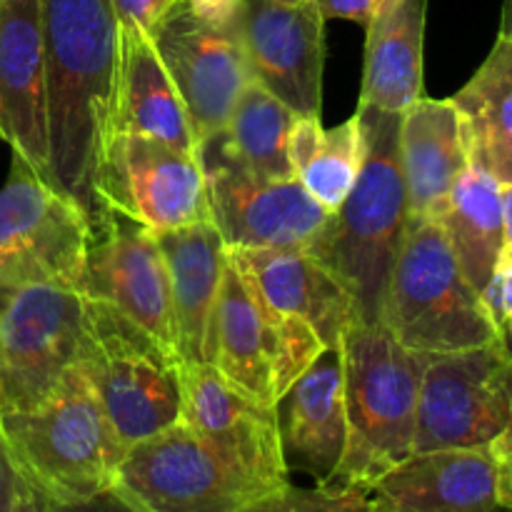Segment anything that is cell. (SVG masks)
I'll list each match as a JSON object with an SVG mask.
<instances>
[{"instance_id":"4fadbf2b","label":"cell","mask_w":512,"mask_h":512,"mask_svg":"<svg viewBox=\"0 0 512 512\" xmlns=\"http://www.w3.org/2000/svg\"><path fill=\"white\" fill-rule=\"evenodd\" d=\"M150 38L183 98L195 140L220 133L253 80L235 20L215 25L180 0Z\"/></svg>"},{"instance_id":"5bb4252c","label":"cell","mask_w":512,"mask_h":512,"mask_svg":"<svg viewBox=\"0 0 512 512\" xmlns=\"http://www.w3.org/2000/svg\"><path fill=\"white\" fill-rule=\"evenodd\" d=\"M103 200L150 230L213 220L198 155L145 135L113 133L103 165Z\"/></svg>"},{"instance_id":"7a4b0ae2","label":"cell","mask_w":512,"mask_h":512,"mask_svg":"<svg viewBox=\"0 0 512 512\" xmlns=\"http://www.w3.org/2000/svg\"><path fill=\"white\" fill-rule=\"evenodd\" d=\"M363 165L348 198L330 213L308 253L353 300L355 318L383 323L390 275L408 225V193L400 168V113L358 105Z\"/></svg>"},{"instance_id":"2e32d148","label":"cell","mask_w":512,"mask_h":512,"mask_svg":"<svg viewBox=\"0 0 512 512\" xmlns=\"http://www.w3.org/2000/svg\"><path fill=\"white\" fill-rule=\"evenodd\" d=\"M78 293L110 303L175 353L168 268L150 228L113 210L110 230L90 245Z\"/></svg>"},{"instance_id":"4316f807","label":"cell","mask_w":512,"mask_h":512,"mask_svg":"<svg viewBox=\"0 0 512 512\" xmlns=\"http://www.w3.org/2000/svg\"><path fill=\"white\" fill-rule=\"evenodd\" d=\"M455 258L478 293H483L505 248L503 185L485 170L468 165L450 193L440 218Z\"/></svg>"},{"instance_id":"e0dca14e","label":"cell","mask_w":512,"mask_h":512,"mask_svg":"<svg viewBox=\"0 0 512 512\" xmlns=\"http://www.w3.org/2000/svg\"><path fill=\"white\" fill-rule=\"evenodd\" d=\"M0 143L53 185L40 0H0Z\"/></svg>"},{"instance_id":"d6a6232c","label":"cell","mask_w":512,"mask_h":512,"mask_svg":"<svg viewBox=\"0 0 512 512\" xmlns=\"http://www.w3.org/2000/svg\"><path fill=\"white\" fill-rule=\"evenodd\" d=\"M178 3L180 0H110L120 28H135L148 35Z\"/></svg>"},{"instance_id":"52a82bcc","label":"cell","mask_w":512,"mask_h":512,"mask_svg":"<svg viewBox=\"0 0 512 512\" xmlns=\"http://www.w3.org/2000/svg\"><path fill=\"white\" fill-rule=\"evenodd\" d=\"M93 245L85 215L13 155L0 188V288L78 290Z\"/></svg>"},{"instance_id":"7402d4cb","label":"cell","mask_w":512,"mask_h":512,"mask_svg":"<svg viewBox=\"0 0 512 512\" xmlns=\"http://www.w3.org/2000/svg\"><path fill=\"white\" fill-rule=\"evenodd\" d=\"M468 165L453 100L423 95L400 113V168L410 220L440 223L450 205V193Z\"/></svg>"},{"instance_id":"ab89813d","label":"cell","mask_w":512,"mask_h":512,"mask_svg":"<svg viewBox=\"0 0 512 512\" xmlns=\"http://www.w3.org/2000/svg\"><path fill=\"white\" fill-rule=\"evenodd\" d=\"M503 213H505V240L512 243V183L503 188Z\"/></svg>"},{"instance_id":"6da1fadb","label":"cell","mask_w":512,"mask_h":512,"mask_svg":"<svg viewBox=\"0 0 512 512\" xmlns=\"http://www.w3.org/2000/svg\"><path fill=\"white\" fill-rule=\"evenodd\" d=\"M53 188L88 220L93 240L113 223L103 165L113 138L120 23L110 0H40Z\"/></svg>"},{"instance_id":"d4e9b609","label":"cell","mask_w":512,"mask_h":512,"mask_svg":"<svg viewBox=\"0 0 512 512\" xmlns=\"http://www.w3.org/2000/svg\"><path fill=\"white\" fill-rule=\"evenodd\" d=\"M428 0H393L365 28V70L358 105L403 113L423 98Z\"/></svg>"},{"instance_id":"ac0fdd59","label":"cell","mask_w":512,"mask_h":512,"mask_svg":"<svg viewBox=\"0 0 512 512\" xmlns=\"http://www.w3.org/2000/svg\"><path fill=\"white\" fill-rule=\"evenodd\" d=\"M378 512H510L488 448L413 453L370 490Z\"/></svg>"},{"instance_id":"603a6c76","label":"cell","mask_w":512,"mask_h":512,"mask_svg":"<svg viewBox=\"0 0 512 512\" xmlns=\"http://www.w3.org/2000/svg\"><path fill=\"white\" fill-rule=\"evenodd\" d=\"M275 315L228 258L213 315V363L243 393L273 408Z\"/></svg>"},{"instance_id":"1f68e13d","label":"cell","mask_w":512,"mask_h":512,"mask_svg":"<svg viewBox=\"0 0 512 512\" xmlns=\"http://www.w3.org/2000/svg\"><path fill=\"white\" fill-rule=\"evenodd\" d=\"M480 295H483L490 320L498 330L500 343L505 345L512 358V243H505L503 253H500L498 263L493 268V275H490L488 285Z\"/></svg>"},{"instance_id":"8fae6325","label":"cell","mask_w":512,"mask_h":512,"mask_svg":"<svg viewBox=\"0 0 512 512\" xmlns=\"http://www.w3.org/2000/svg\"><path fill=\"white\" fill-rule=\"evenodd\" d=\"M210 215L225 248H308L330 213L298 178L268 180L233 160L218 133L198 143Z\"/></svg>"},{"instance_id":"60d3db41","label":"cell","mask_w":512,"mask_h":512,"mask_svg":"<svg viewBox=\"0 0 512 512\" xmlns=\"http://www.w3.org/2000/svg\"><path fill=\"white\" fill-rule=\"evenodd\" d=\"M500 38L512 40V0H503V13H500Z\"/></svg>"},{"instance_id":"b9f144b4","label":"cell","mask_w":512,"mask_h":512,"mask_svg":"<svg viewBox=\"0 0 512 512\" xmlns=\"http://www.w3.org/2000/svg\"><path fill=\"white\" fill-rule=\"evenodd\" d=\"M388 3H393V0H375V5H378V10L383 8V5H388ZM378 10H375V13H378Z\"/></svg>"},{"instance_id":"e575fe53","label":"cell","mask_w":512,"mask_h":512,"mask_svg":"<svg viewBox=\"0 0 512 512\" xmlns=\"http://www.w3.org/2000/svg\"><path fill=\"white\" fill-rule=\"evenodd\" d=\"M318 10L323 13V18H340V20H353V23L368 28L370 20H373L375 0H315Z\"/></svg>"},{"instance_id":"74e56055","label":"cell","mask_w":512,"mask_h":512,"mask_svg":"<svg viewBox=\"0 0 512 512\" xmlns=\"http://www.w3.org/2000/svg\"><path fill=\"white\" fill-rule=\"evenodd\" d=\"M185 3L193 8V13L215 25L233 23L238 15V0H185Z\"/></svg>"},{"instance_id":"4dcf8cb0","label":"cell","mask_w":512,"mask_h":512,"mask_svg":"<svg viewBox=\"0 0 512 512\" xmlns=\"http://www.w3.org/2000/svg\"><path fill=\"white\" fill-rule=\"evenodd\" d=\"M275 315V393L280 395L318 360L328 345L313 325L298 315ZM278 403V400H275Z\"/></svg>"},{"instance_id":"9c48e42d","label":"cell","mask_w":512,"mask_h":512,"mask_svg":"<svg viewBox=\"0 0 512 512\" xmlns=\"http://www.w3.org/2000/svg\"><path fill=\"white\" fill-rule=\"evenodd\" d=\"M83 295L60 285L0 288V413L33 408L78 363Z\"/></svg>"},{"instance_id":"ffe728a7","label":"cell","mask_w":512,"mask_h":512,"mask_svg":"<svg viewBox=\"0 0 512 512\" xmlns=\"http://www.w3.org/2000/svg\"><path fill=\"white\" fill-rule=\"evenodd\" d=\"M153 235L168 268L175 355L180 363H213V315L228 248L213 220Z\"/></svg>"},{"instance_id":"8d00e7d4","label":"cell","mask_w":512,"mask_h":512,"mask_svg":"<svg viewBox=\"0 0 512 512\" xmlns=\"http://www.w3.org/2000/svg\"><path fill=\"white\" fill-rule=\"evenodd\" d=\"M20 475L15 473L13 460L8 455V445H5L3 430H0V512H10L15 500V490H18Z\"/></svg>"},{"instance_id":"5b68a950","label":"cell","mask_w":512,"mask_h":512,"mask_svg":"<svg viewBox=\"0 0 512 512\" xmlns=\"http://www.w3.org/2000/svg\"><path fill=\"white\" fill-rule=\"evenodd\" d=\"M383 325L420 355H443L498 338L483 295L470 285L443 225L410 220L390 275Z\"/></svg>"},{"instance_id":"ba28073f","label":"cell","mask_w":512,"mask_h":512,"mask_svg":"<svg viewBox=\"0 0 512 512\" xmlns=\"http://www.w3.org/2000/svg\"><path fill=\"white\" fill-rule=\"evenodd\" d=\"M512 413V358L500 340L428 355L420 380L413 453L488 448Z\"/></svg>"},{"instance_id":"cb8c5ba5","label":"cell","mask_w":512,"mask_h":512,"mask_svg":"<svg viewBox=\"0 0 512 512\" xmlns=\"http://www.w3.org/2000/svg\"><path fill=\"white\" fill-rule=\"evenodd\" d=\"M113 133L145 135L198 155V140L183 98L160 60L153 38L143 30L120 28Z\"/></svg>"},{"instance_id":"d6986e66","label":"cell","mask_w":512,"mask_h":512,"mask_svg":"<svg viewBox=\"0 0 512 512\" xmlns=\"http://www.w3.org/2000/svg\"><path fill=\"white\" fill-rule=\"evenodd\" d=\"M280 448L288 470L310 475L318 485L338 470L348 440L343 350L330 345L273 405Z\"/></svg>"},{"instance_id":"30bf717a","label":"cell","mask_w":512,"mask_h":512,"mask_svg":"<svg viewBox=\"0 0 512 512\" xmlns=\"http://www.w3.org/2000/svg\"><path fill=\"white\" fill-rule=\"evenodd\" d=\"M113 490L140 512H238L260 498L183 420L130 445Z\"/></svg>"},{"instance_id":"f546056e","label":"cell","mask_w":512,"mask_h":512,"mask_svg":"<svg viewBox=\"0 0 512 512\" xmlns=\"http://www.w3.org/2000/svg\"><path fill=\"white\" fill-rule=\"evenodd\" d=\"M238 512H378L370 493L353 488H295L293 483L260 495Z\"/></svg>"},{"instance_id":"277c9868","label":"cell","mask_w":512,"mask_h":512,"mask_svg":"<svg viewBox=\"0 0 512 512\" xmlns=\"http://www.w3.org/2000/svg\"><path fill=\"white\" fill-rule=\"evenodd\" d=\"M0 430L15 473L53 505L113 488L125 455L78 363L33 408L0 413Z\"/></svg>"},{"instance_id":"8992f818","label":"cell","mask_w":512,"mask_h":512,"mask_svg":"<svg viewBox=\"0 0 512 512\" xmlns=\"http://www.w3.org/2000/svg\"><path fill=\"white\" fill-rule=\"evenodd\" d=\"M80 370L125 450L180 423V360L135 320L83 295Z\"/></svg>"},{"instance_id":"44dd1931","label":"cell","mask_w":512,"mask_h":512,"mask_svg":"<svg viewBox=\"0 0 512 512\" xmlns=\"http://www.w3.org/2000/svg\"><path fill=\"white\" fill-rule=\"evenodd\" d=\"M228 258L273 313L308 320L323 343L340 345L355 318L343 285L305 248H235Z\"/></svg>"},{"instance_id":"9a60e30c","label":"cell","mask_w":512,"mask_h":512,"mask_svg":"<svg viewBox=\"0 0 512 512\" xmlns=\"http://www.w3.org/2000/svg\"><path fill=\"white\" fill-rule=\"evenodd\" d=\"M250 73L295 115L323 108L325 18L315 0H238Z\"/></svg>"},{"instance_id":"836d02e7","label":"cell","mask_w":512,"mask_h":512,"mask_svg":"<svg viewBox=\"0 0 512 512\" xmlns=\"http://www.w3.org/2000/svg\"><path fill=\"white\" fill-rule=\"evenodd\" d=\"M490 453H493L495 468H498L500 498H503L505 508L512 512V413L503 433L490 443Z\"/></svg>"},{"instance_id":"83f0119b","label":"cell","mask_w":512,"mask_h":512,"mask_svg":"<svg viewBox=\"0 0 512 512\" xmlns=\"http://www.w3.org/2000/svg\"><path fill=\"white\" fill-rule=\"evenodd\" d=\"M288 158L295 178L328 213L343 205L363 165V130L358 113L325 130L320 115H295L288 133Z\"/></svg>"},{"instance_id":"d590c367","label":"cell","mask_w":512,"mask_h":512,"mask_svg":"<svg viewBox=\"0 0 512 512\" xmlns=\"http://www.w3.org/2000/svg\"><path fill=\"white\" fill-rule=\"evenodd\" d=\"M50 510L53 512H140L135 510L123 495L115 493L113 488L103 490V493L93 495V498L88 500H80V503H70V505L50 503Z\"/></svg>"},{"instance_id":"7c38bea8","label":"cell","mask_w":512,"mask_h":512,"mask_svg":"<svg viewBox=\"0 0 512 512\" xmlns=\"http://www.w3.org/2000/svg\"><path fill=\"white\" fill-rule=\"evenodd\" d=\"M180 420L260 495L290 483L275 410L260 405L210 363H180Z\"/></svg>"},{"instance_id":"f1b7e54d","label":"cell","mask_w":512,"mask_h":512,"mask_svg":"<svg viewBox=\"0 0 512 512\" xmlns=\"http://www.w3.org/2000/svg\"><path fill=\"white\" fill-rule=\"evenodd\" d=\"M295 113L258 80L240 93L228 123L220 130L225 150L238 165L268 180H290L295 170L288 158V133Z\"/></svg>"},{"instance_id":"f35d334b","label":"cell","mask_w":512,"mask_h":512,"mask_svg":"<svg viewBox=\"0 0 512 512\" xmlns=\"http://www.w3.org/2000/svg\"><path fill=\"white\" fill-rule=\"evenodd\" d=\"M10 512H53V510H50L48 498H43L38 490L30 488L25 480H18V490H15V500Z\"/></svg>"},{"instance_id":"484cf974","label":"cell","mask_w":512,"mask_h":512,"mask_svg":"<svg viewBox=\"0 0 512 512\" xmlns=\"http://www.w3.org/2000/svg\"><path fill=\"white\" fill-rule=\"evenodd\" d=\"M470 165L512 183V40H495L485 63L453 95Z\"/></svg>"},{"instance_id":"3957f363","label":"cell","mask_w":512,"mask_h":512,"mask_svg":"<svg viewBox=\"0 0 512 512\" xmlns=\"http://www.w3.org/2000/svg\"><path fill=\"white\" fill-rule=\"evenodd\" d=\"M348 440L330 488L370 493L388 470L413 455L425 358L395 340L388 325L353 318L340 338Z\"/></svg>"}]
</instances>
